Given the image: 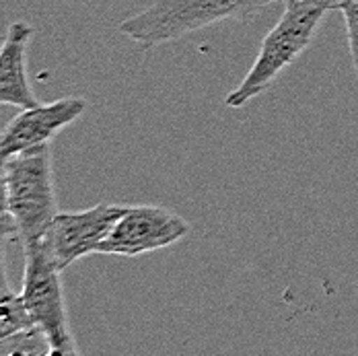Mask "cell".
Returning <instances> with one entry per match:
<instances>
[{"mask_svg": "<svg viewBox=\"0 0 358 356\" xmlns=\"http://www.w3.org/2000/svg\"><path fill=\"white\" fill-rule=\"evenodd\" d=\"M278 0H155L134 17L120 23L117 31L143 48L176 41L229 19H250Z\"/></svg>", "mask_w": 358, "mask_h": 356, "instance_id": "3", "label": "cell"}, {"mask_svg": "<svg viewBox=\"0 0 358 356\" xmlns=\"http://www.w3.org/2000/svg\"><path fill=\"white\" fill-rule=\"evenodd\" d=\"M189 233V222L169 208L128 206L115 222L108 239L95 250L103 255L136 257L148 251L163 250L181 241Z\"/></svg>", "mask_w": 358, "mask_h": 356, "instance_id": "5", "label": "cell"}, {"mask_svg": "<svg viewBox=\"0 0 358 356\" xmlns=\"http://www.w3.org/2000/svg\"><path fill=\"white\" fill-rule=\"evenodd\" d=\"M2 161V211L13 216L23 248L41 243L58 214L52 148L41 144Z\"/></svg>", "mask_w": 358, "mask_h": 356, "instance_id": "1", "label": "cell"}, {"mask_svg": "<svg viewBox=\"0 0 358 356\" xmlns=\"http://www.w3.org/2000/svg\"><path fill=\"white\" fill-rule=\"evenodd\" d=\"M327 10H338V4L331 0H292L285 4L280 21L264 37L253 66L241 85L227 95L224 104L237 109L262 95L311 45Z\"/></svg>", "mask_w": 358, "mask_h": 356, "instance_id": "2", "label": "cell"}, {"mask_svg": "<svg viewBox=\"0 0 358 356\" xmlns=\"http://www.w3.org/2000/svg\"><path fill=\"white\" fill-rule=\"evenodd\" d=\"M331 2H336V4H338V0H331Z\"/></svg>", "mask_w": 358, "mask_h": 356, "instance_id": "12", "label": "cell"}, {"mask_svg": "<svg viewBox=\"0 0 358 356\" xmlns=\"http://www.w3.org/2000/svg\"><path fill=\"white\" fill-rule=\"evenodd\" d=\"M34 329L37 327L25 305L23 294H17L15 290H10L6 272H4L2 301H0V340H8L17 334H25Z\"/></svg>", "mask_w": 358, "mask_h": 356, "instance_id": "9", "label": "cell"}, {"mask_svg": "<svg viewBox=\"0 0 358 356\" xmlns=\"http://www.w3.org/2000/svg\"><path fill=\"white\" fill-rule=\"evenodd\" d=\"M25 251V272H23V299L31 313L36 327L43 334L50 355L74 356L78 348L72 338L64 288L60 280V268L45 250L43 241L23 248Z\"/></svg>", "mask_w": 358, "mask_h": 356, "instance_id": "4", "label": "cell"}, {"mask_svg": "<svg viewBox=\"0 0 358 356\" xmlns=\"http://www.w3.org/2000/svg\"><path fill=\"white\" fill-rule=\"evenodd\" d=\"M126 211L128 206L120 204H97L80 213H58L43 245L56 266L66 270L76 259L95 253Z\"/></svg>", "mask_w": 358, "mask_h": 356, "instance_id": "6", "label": "cell"}, {"mask_svg": "<svg viewBox=\"0 0 358 356\" xmlns=\"http://www.w3.org/2000/svg\"><path fill=\"white\" fill-rule=\"evenodd\" d=\"M34 36V27L25 21H17L8 27L0 52V104L29 109L37 106L36 95L27 80L25 52Z\"/></svg>", "mask_w": 358, "mask_h": 356, "instance_id": "8", "label": "cell"}, {"mask_svg": "<svg viewBox=\"0 0 358 356\" xmlns=\"http://www.w3.org/2000/svg\"><path fill=\"white\" fill-rule=\"evenodd\" d=\"M280 2H285V4H288V2H292V0H280Z\"/></svg>", "mask_w": 358, "mask_h": 356, "instance_id": "11", "label": "cell"}, {"mask_svg": "<svg viewBox=\"0 0 358 356\" xmlns=\"http://www.w3.org/2000/svg\"><path fill=\"white\" fill-rule=\"evenodd\" d=\"M85 99L66 97L52 104H37L36 107L21 109V113H17L4 126L0 138L2 159L34 146L50 144L66 126H71L85 113Z\"/></svg>", "mask_w": 358, "mask_h": 356, "instance_id": "7", "label": "cell"}, {"mask_svg": "<svg viewBox=\"0 0 358 356\" xmlns=\"http://www.w3.org/2000/svg\"><path fill=\"white\" fill-rule=\"evenodd\" d=\"M338 10L344 15L350 56H352V64L358 74V0H338Z\"/></svg>", "mask_w": 358, "mask_h": 356, "instance_id": "10", "label": "cell"}]
</instances>
